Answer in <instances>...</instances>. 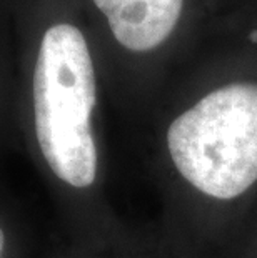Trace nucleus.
Wrapping results in <instances>:
<instances>
[{
	"mask_svg": "<svg viewBox=\"0 0 257 258\" xmlns=\"http://www.w3.org/2000/svg\"><path fill=\"white\" fill-rule=\"evenodd\" d=\"M152 167L162 233L214 258L257 208V77L214 82L161 123Z\"/></svg>",
	"mask_w": 257,
	"mask_h": 258,
	"instance_id": "f257e3e1",
	"label": "nucleus"
},
{
	"mask_svg": "<svg viewBox=\"0 0 257 258\" xmlns=\"http://www.w3.org/2000/svg\"><path fill=\"white\" fill-rule=\"evenodd\" d=\"M99 85L90 45L77 25L43 32L32 72V142L42 170L67 207L75 240L119 243L106 202V162L97 127Z\"/></svg>",
	"mask_w": 257,
	"mask_h": 258,
	"instance_id": "f03ea898",
	"label": "nucleus"
},
{
	"mask_svg": "<svg viewBox=\"0 0 257 258\" xmlns=\"http://www.w3.org/2000/svg\"><path fill=\"white\" fill-rule=\"evenodd\" d=\"M117 45L130 55L150 57L176 35L184 0H92Z\"/></svg>",
	"mask_w": 257,
	"mask_h": 258,
	"instance_id": "7ed1b4c3",
	"label": "nucleus"
},
{
	"mask_svg": "<svg viewBox=\"0 0 257 258\" xmlns=\"http://www.w3.org/2000/svg\"><path fill=\"white\" fill-rule=\"evenodd\" d=\"M139 241L140 240L134 237L120 243H94V241L75 240L70 251L62 258H134Z\"/></svg>",
	"mask_w": 257,
	"mask_h": 258,
	"instance_id": "20e7f679",
	"label": "nucleus"
},
{
	"mask_svg": "<svg viewBox=\"0 0 257 258\" xmlns=\"http://www.w3.org/2000/svg\"><path fill=\"white\" fill-rule=\"evenodd\" d=\"M214 258H257V208Z\"/></svg>",
	"mask_w": 257,
	"mask_h": 258,
	"instance_id": "39448f33",
	"label": "nucleus"
},
{
	"mask_svg": "<svg viewBox=\"0 0 257 258\" xmlns=\"http://www.w3.org/2000/svg\"><path fill=\"white\" fill-rule=\"evenodd\" d=\"M134 258H211L180 245L162 232L156 238L140 240Z\"/></svg>",
	"mask_w": 257,
	"mask_h": 258,
	"instance_id": "423d86ee",
	"label": "nucleus"
},
{
	"mask_svg": "<svg viewBox=\"0 0 257 258\" xmlns=\"http://www.w3.org/2000/svg\"><path fill=\"white\" fill-rule=\"evenodd\" d=\"M10 255H12V243H10L9 230L0 218V258H10Z\"/></svg>",
	"mask_w": 257,
	"mask_h": 258,
	"instance_id": "0eeeda50",
	"label": "nucleus"
}]
</instances>
